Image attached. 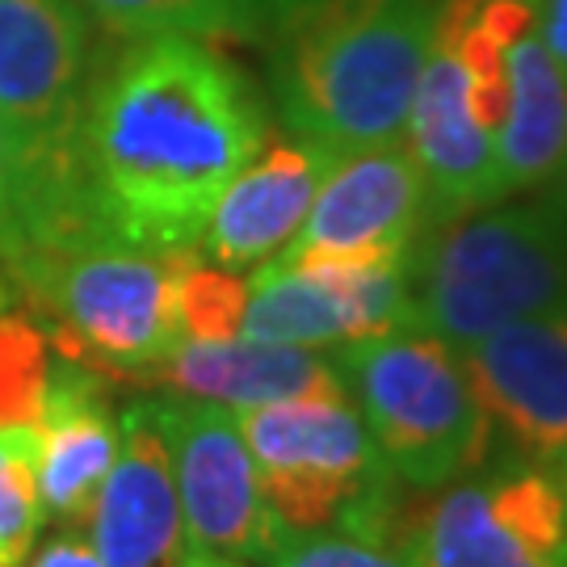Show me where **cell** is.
I'll return each instance as SVG.
<instances>
[{"label": "cell", "instance_id": "cell-19", "mask_svg": "<svg viewBox=\"0 0 567 567\" xmlns=\"http://www.w3.org/2000/svg\"><path fill=\"white\" fill-rule=\"evenodd\" d=\"M81 13L118 39H257L265 25L261 0H72Z\"/></svg>", "mask_w": 567, "mask_h": 567}, {"label": "cell", "instance_id": "cell-5", "mask_svg": "<svg viewBox=\"0 0 567 567\" xmlns=\"http://www.w3.org/2000/svg\"><path fill=\"white\" fill-rule=\"evenodd\" d=\"M332 362L383 466L412 492H437L487 458L492 421L450 341L395 328L341 344Z\"/></svg>", "mask_w": 567, "mask_h": 567}, {"label": "cell", "instance_id": "cell-9", "mask_svg": "<svg viewBox=\"0 0 567 567\" xmlns=\"http://www.w3.org/2000/svg\"><path fill=\"white\" fill-rule=\"evenodd\" d=\"M161 429L185 517V547L269 567L286 529L265 505L252 454L244 446L236 412L206 400L156 395Z\"/></svg>", "mask_w": 567, "mask_h": 567}, {"label": "cell", "instance_id": "cell-2", "mask_svg": "<svg viewBox=\"0 0 567 567\" xmlns=\"http://www.w3.org/2000/svg\"><path fill=\"white\" fill-rule=\"evenodd\" d=\"M182 257L122 240L89 210H60L21 231L0 282L4 303L39 311L63 362L140 383L182 341Z\"/></svg>", "mask_w": 567, "mask_h": 567}, {"label": "cell", "instance_id": "cell-18", "mask_svg": "<svg viewBox=\"0 0 567 567\" xmlns=\"http://www.w3.org/2000/svg\"><path fill=\"white\" fill-rule=\"evenodd\" d=\"M240 337L295 349H341L353 341L349 307L324 269L274 257L252 269Z\"/></svg>", "mask_w": 567, "mask_h": 567}, {"label": "cell", "instance_id": "cell-28", "mask_svg": "<svg viewBox=\"0 0 567 567\" xmlns=\"http://www.w3.org/2000/svg\"><path fill=\"white\" fill-rule=\"evenodd\" d=\"M559 471H564V475H567V450H564V454H559Z\"/></svg>", "mask_w": 567, "mask_h": 567}, {"label": "cell", "instance_id": "cell-14", "mask_svg": "<svg viewBox=\"0 0 567 567\" xmlns=\"http://www.w3.org/2000/svg\"><path fill=\"white\" fill-rule=\"evenodd\" d=\"M328 164L332 156L324 147L295 140V135L265 143L224 185L219 203L210 206L198 252H206V261L224 265L231 274L274 261L299 236Z\"/></svg>", "mask_w": 567, "mask_h": 567}, {"label": "cell", "instance_id": "cell-26", "mask_svg": "<svg viewBox=\"0 0 567 567\" xmlns=\"http://www.w3.org/2000/svg\"><path fill=\"white\" fill-rule=\"evenodd\" d=\"M182 567H252L240 564V559H224V555H203V550H189L182 559Z\"/></svg>", "mask_w": 567, "mask_h": 567}, {"label": "cell", "instance_id": "cell-15", "mask_svg": "<svg viewBox=\"0 0 567 567\" xmlns=\"http://www.w3.org/2000/svg\"><path fill=\"white\" fill-rule=\"evenodd\" d=\"M140 383L161 386L182 400H206L231 412L282 400H337L349 395L341 370L320 349L265 344L248 337L231 341H182L143 374Z\"/></svg>", "mask_w": 567, "mask_h": 567}, {"label": "cell", "instance_id": "cell-23", "mask_svg": "<svg viewBox=\"0 0 567 567\" xmlns=\"http://www.w3.org/2000/svg\"><path fill=\"white\" fill-rule=\"evenodd\" d=\"M21 236V168H18V152H13V140L0 122V269L13 257Z\"/></svg>", "mask_w": 567, "mask_h": 567}, {"label": "cell", "instance_id": "cell-25", "mask_svg": "<svg viewBox=\"0 0 567 567\" xmlns=\"http://www.w3.org/2000/svg\"><path fill=\"white\" fill-rule=\"evenodd\" d=\"M538 30L567 76V0H538Z\"/></svg>", "mask_w": 567, "mask_h": 567}, {"label": "cell", "instance_id": "cell-8", "mask_svg": "<svg viewBox=\"0 0 567 567\" xmlns=\"http://www.w3.org/2000/svg\"><path fill=\"white\" fill-rule=\"evenodd\" d=\"M236 425L286 534L332 526L391 475L349 395L244 408Z\"/></svg>", "mask_w": 567, "mask_h": 567}, {"label": "cell", "instance_id": "cell-27", "mask_svg": "<svg viewBox=\"0 0 567 567\" xmlns=\"http://www.w3.org/2000/svg\"><path fill=\"white\" fill-rule=\"evenodd\" d=\"M261 4H265V13H269V18L282 21L286 13H295V9H299V4H307V0H261Z\"/></svg>", "mask_w": 567, "mask_h": 567}, {"label": "cell", "instance_id": "cell-10", "mask_svg": "<svg viewBox=\"0 0 567 567\" xmlns=\"http://www.w3.org/2000/svg\"><path fill=\"white\" fill-rule=\"evenodd\" d=\"M404 147L425 177L433 227L508 198L496 161V135L480 114L475 76L446 9H437V30L408 105Z\"/></svg>", "mask_w": 567, "mask_h": 567}, {"label": "cell", "instance_id": "cell-16", "mask_svg": "<svg viewBox=\"0 0 567 567\" xmlns=\"http://www.w3.org/2000/svg\"><path fill=\"white\" fill-rule=\"evenodd\" d=\"M118 412L105 374L76 362H55L47 412L34 433V480L42 517L89 526L93 501L118 458Z\"/></svg>", "mask_w": 567, "mask_h": 567}, {"label": "cell", "instance_id": "cell-3", "mask_svg": "<svg viewBox=\"0 0 567 567\" xmlns=\"http://www.w3.org/2000/svg\"><path fill=\"white\" fill-rule=\"evenodd\" d=\"M442 0H307L282 18L274 97L328 156L404 140Z\"/></svg>", "mask_w": 567, "mask_h": 567}, {"label": "cell", "instance_id": "cell-13", "mask_svg": "<svg viewBox=\"0 0 567 567\" xmlns=\"http://www.w3.org/2000/svg\"><path fill=\"white\" fill-rule=\"evenodd\" d=\"M118 458L89 513L102 567H182L185 517L156 395L118 412Z\"/></svg>", "mask_w": 567, "mask_h": 567}, {"label": "cell", "instance_id": "cell-1", "mask_svg": "<svg viewBox=\"0 0 567 567\" xmlns=\"http://www.w3.org/2000/svg\"><path fill=\"white\" fill-rule=\"evenodd\" d=\"M269 143L252 81L203 39H140L89 81L72 140L84 206L114 236L194 252L224 185Z\"/></svg>", "mask_w": 567, "mask_h": 567}, {"label": "cell", "instance_id": "cell-22", "mask_svg": "<svg viewBox=\"0 0 567 567\" xmlns=\"http://www.w3.org/2000/svg\"><path fill=\"white\" fill-rule=\"evenodd\" d=\"M42 526L34 433H0V559L21 567Z\"/></svg>", "mask_w": 567, "mask_h": 567}, {"label": "cell", "instance_id": "cell-21", "mask_svg": "<svg viewBox=\"0 0 567 567\" xmlns=\"http://www.w3.org/2000/svg\"><path fill=\"white\" fill-rule=\"evenodd\" d=\"M248 282L224 265L185 252L177 265V316L189 341H231L240 337Z\"/></svg>", "mask_w": 567, "mask_h": 567}, {"label": "cell", "instance_id": "cell-24", "mask_svg": "<svg viewBox=\"0 0 567 567\" xmlns=\"http://www.w3.org/2000/svg\"><path fill=\"white\" fill-rule=\"evenodd\" d=\"M21 567H102V559H97L93 543H84V538H76V534L68 529V534L47 538L34 555H25Z\"/></svg>", "mask_w": 567, "mask_h": 567}, {"label": "cell", "instance_id": "cell-6", "mask_svg": "<svg viewBox=\"0 0 567 567\" xmlns=\"http://www.w3.org/2000/svg\"><path fill=\"white\" fill-rule=\"evenodd\" d=\"M89 25L72 0H0V122L21 168V215L76 182Z\"/></svg>", "mask_w": 567, "mask_h": 567}, {"label": "cell", "instance_id": "cell-7", "mask_svg": "<svg viewBox=\"0 0 567 567\" xmlns=\"http://www.w3.org/2000/svg\"><path fill=\"white\" fill-rule=\"evenodd\" d=\"M416 567H567V475L559 463H480L429 492Z\"/></svg>", "mask_w": 567, "mask_h": 567}, {"label": "cell", "instance_id": "cell-11", "mask_svg": "<svg viewBox=\"0 0 567 567\" xmlns=\"http://www.w3.org/2000/svg\"><path fill=\"white\" fill-rule=\"evenodd\" d=\"M429 227L425 177L395 140L332 156L299 236L278 257H408Z\"/></svg>", "mask_w": 567, "mask_h": 567}, {"label": "cell", "instance_id": "cell-4", "mask_svg": "<svg viewBox=\"0 0 567 567\" xmlns=\"http://www.w3.org/2000/svg\"><path fill=\"white\" fill-rule=\"evenodd\" d=\"M412 324L454 349L567 311V189L429 227L408 257Z\"/></svg>", "mask_w": 567, "mask_h": 567}, {"label": "cell", "instance_id": "cell-12", "mask_svg": "<svg viewBox=\"0 0 567 567\" xmlns=\"http://www.w3.org/2000/svg\"><path fill=\"white\" fill-rule=\"evenodd\" d=\"M475 400L517 454L559 463L567 450V311L517 320L458 349Z\"/></svg>", "mask_w": 567, "mask_h": 567}, {"label": "cell", "instance_id": "cell-29", "mask_svg": "<svg viewBox=\"0 0 567 567\" xmlns=\"http://www.w3.org/2000/svg\"><path fill=\"white\" fill-rule=\"evenodd\" d=\"M0 567H9V564H4V559H0Z\"/></svg>", "mask_w": 567, "mask_h": 567}, {"label": "cell", "instance_id": "cell-20", "mask_svg": "<svg viewBox=\"0 0 567 567\" xmlns=\"http://www.w3.org/2000/svg\"><path fill=\"white\" fill-rule=\"evenodd\" d=\"M55 358L25 307H0V433H39Z\"/></svg>", "mask_w": 567, "mask_h": 567}, {"label": "cell", "instance_id": "cell-17", "mask_svg": "<svg viewBox=\"0 0 567 567\" xmlns=\"http://www.w3.org/2000/svg\"><path fill=\"white\" fill-rule=\"evenodd\" d=\"M404 487L386 475L332 526L286 534L269 567H416V513Z\"/></svg>", "mask_w": 567, "mask_h": 567}]
</instances>
